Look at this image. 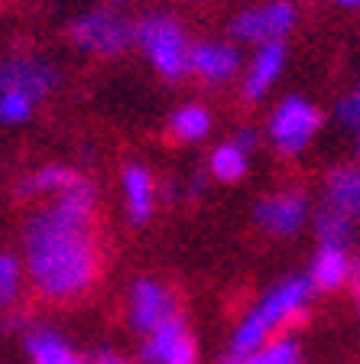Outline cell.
Instances as JSON below:
<instances>
[{"mask_svg": "<svg viewBox=\"0 0 360 364\" xmlns=\"http://www.w3.org/2000/svg\"><path fill=\"white\" fill-rule=\"evenodd\" d=\"M23 267L49 303H75L101 277L98 186L84 176L75 189L23 221Z\"/></svg>", "mask_w": 360, "mask_h": 364, "instance_id": "1", "label": "cell"}, {"mask_svg": "<svg viewBox=\"0 0 360 364\" xmlns=\"http://www.w3.org/2000/svg\"><path fill=\"white\" fill-rule=\"evenodd\" d=\"M312 293H315V287L308 280V273L305 277H289V280L276 283V287L260 299V306L250 309L247 316H244V322L237 326V332H234V338H231V355L247 358V355H253V351H260L276 328H283V335H289V328L302 326V322H305V303Z\"/></svg>", "mask_w": 360, "mask_h": 364, "instance_id": "2", "label": "cell"}, {"mask_svg": "<svg viewBox=\"0 0 360 364\" xmlns=\"http://www.w3.org/2000/svg\"><path fill=\"white\" fill-rule=\"evenodd\" d=\"M136 49L146 55L165 82H182L188 75L192 39L173 14H146L136 20Z\"/></svg>", "mask_w": 360, "mask_h": 364, "instance_id": "3", "label": "cell"}, {"mask_svg": "<svg viewBox=\"0 0 360 364\" xmlns=\"http://www.w3.org/2000/svg\"><path fill=\"white\" fill-rule=\"evenodd\" d=\"M68 43L84 55L117 59L130 46H136V20L124 16L114 7L84 10L82 16L68 23Z\"/></svg>", "mask_w": 360, "mask_h": 364, "instance_id": "4", "label": "cell"}, {"mask_svg": "<svg viewBox=\"0 0 360 364\" xmlns=\"http://www.w3.org/2000/svg\"><path fill=\"white\" fill-rule=\"evenodd\" d=\"M295 23H299V10L293 0H263L256 7H244L240 14H234L227 33H231V43L256 49V46L285 43Z\"/></svg>", "mask_w": 360, "mask_h": 364, "instance_id": "5", "label": "cell"}, {"mask_svg": "<svg viewBox=\"0 0 360 364\" xmlns=\"http://www.w3.org/2000/svg\"><path fill=\"white\" fill-rule=\"evenodd\" d=\"M322 124H324V117L312 101L302 98V95H289V98H283L273 107L266 134H270L276 153H283V156H299L318 136Z\"/></svg>", "mask_w": 360, "mask_h": 364, "instance_id": "6", "label": "cell"}, {"mask_svg": "<svg viewBox=\"0 0 360 364\" xmlns=\"http://www.w3.org/2000/svg\"><path fill=\"white\" fill-rule=\"evenodd\" d=\"M169 318H179V296L156 277H140L127 289V322L133 332L153 335Z\"/></svg>", "mask_w": 360, "mask_h": 364, "instance_id": "7", "label": "cell"}, {"mask_svg": "<svg viewBox=\"0 0 360 364\" xmlns=\"http://www.w3.org/2000/svg\"><path fill=\"white\" fill-rule=\"evenodd\" d=\"M59 68L36 55H7L0 59V91H20L33 101H43L59 88Z\"/></svg>", "mask_w": 360, "mask_h": 364, "instance_id": "8", "label": "cell"}, {"mask_svg": "<svg viewBox=\"0 0 360 364\" xmlns=\"http://www.w3.org/2000/svg\"><path fill=\"white\" fill-rule=\"evenodd\" d=\"M244 55L240 46L231 39H204V43H192L188 53V75H195L204 85H224L231 78L244 75Z\"/></svg>", "mask_w": 360, "mask_h": 364, "instance_id": "9", "label": "cell"}, {"mask_svg": "<svg viewBox=\"0 0 360 364\" xmlns=\"http://www.w3.org/2000/svg\"><path fill=\"white\" fill-rule=\"evenodd\" d=\"M253 221L263 231H270L276 237H293V235H299L308 221V198L295 189L263 196L253 205Z\"/></svg>", "mask_w": 360, "mask_h": 364, "instance_id": "10", "label": "cell"}, {"mask_svg": "<svg viewBox=\"0 0 360 364\" xmlns=\"http://www.w3.org/2000/svg\"><path fill=\"white\" fill-rule=\"evenodd\" d=\"M140 358L143 364H198V345L185 318H169L153 335H146Z\"/></svg>", "mask_w": 360, "mask_h": 364, "instance_id": "11", "label": "cell"}, {"mask_svg": "<svg viewBox=\"0 0 360 364\" xmlns=\"http://www.w3.org/2000/svg\"><path fill=\"white\" fill-rule=\"evenodd\" d=\"M289 62V49L285 43H270V46H256L253 55L244 65L240 75V95L247 105H256L273 91V85L283 78V68Z\"/></svg>", "mask_w": 360, "mask_h": 364, "instance_id": "12", "label": "cell"}, {"mask_svg": "<svg viewBox=\"0 0 360 364\" xmlns=\"http://www.w3.org/2000/svg\"><path fill=\"white\" fill-rule=\"evenodd\" d=\"M120 189H124V205H127L130 225L143 228L153 218L156 198H159L153 173L146 166H140V163H130V166H124V173H120Z\"/></svg>", "mask_w": 360, "mask_h": 364, "instance_id": "13", "label": "cell"}, {"mask_svg": "<svg viewBox=\"0 0 360 364\" xmlns=\"http://www.w3.org/2000/svg\"><path fill=\"white\" fill-rule=\"evenodd\" d=\"M351 270H354L351 247L318 244L315 260L308 267V280H312L315 293H331V289H341L344 283H351Z\"/></svg>", "mask_w": 360, "mask_h": 364, "instance_id": "14", "label": "cell"}, {"mask_svg": "<svg viewBox=\"0 0 360 364\" xmlns=\"http://www.w3.org/2000/svg\"><path fill=\"white\" fill-rule=\"evenodd\" d=\"M324 205L344 212L354 225H360V166L344 163L324 176Z\"/></svg>", "mask_w": 360, "mask_h": 364, "instance_id": "15", "label": "cell"}, {"mask_svg": "<svg viewBox=\"0 0 360 364\" xmlns=\"http://www.w3.org/2000/svg\"><path fill=\"white\" fill-rule=\"evenodd\" d=\"M84 179V173L72 166H62V163H49V166H39L36 173L23 176L20 186H16V196L20 198H39V196H65L68 189H75L78 182Z\"/></svg>", "mask_w": 360, "mask_h": 364, "instance_id": "16", "label": "cell"}, {"mask_svg": "<svg viewBox=\"0 0 360 364\" xmlns=\"http://www.w3.org/2000/svg\"><path fill=\"white\" fill-rule=\"evenodd\" d=\"M23 348H26L33 364H84V358L68 348L65 338L59 332H53V328L23 332Z\"/></svg>", "mask_w": 360, "mask_h": 364, "instance_id": "17", "label": "cell"}, {"mask_svg": "<svg viewBox=\"0 0 360 364\" xmlns=\"http://www.w3.org/2000/svg\"><path fill=\"white\" fill-rule=\"evenodd\" d=\"M211 111L204 105H195V101H188V105L175 107L169 114V136L179 140V144H198L204 136L211 134Z\"/></svg>", "mask_w": 360, "mask_h": 364, "instance_id": "18", "label": "cell"}, {"mask_svg": "<svg viewBox=\"0 0 360 364\" xmlns=\"http://www.w3.org/2000/svg\"><path fill=\"white\" fill-rule=\"evenodd\" d=\"M208 169H211V176H214L218 182H227V186H234V182H240L244 176H247L250 153H244L237 144H234V140H224V144H218L214 150H211Z\"/></svg>", "mask_w": 360, "mask_h": 364, "instance_id": "19", "label": "cell"}, {"mask_svg": "<svg viewBox=\"0 0 360 364\" xmlns=\"http://www.w3.org/2000/svg\"><path fill=\"white\" fill-rule=\"evenodd\" d=\"M354 228H357V225H354L344 212H338V208H331V205H324V202H322V208L315 212L318 244H331V247H351Z\"/></svg>", "mask_w": 360, "mask_h": 364, "instance_id": "20", "label": "cell"}, {"mask_svg": "<svg viewBox=\"0 0 360 364\" xmlns=\"http://www.w3.org/2000/svg\"><path fill=\"white\" fill-rule=\"evenodd\" d=\"M23 270L26 267L13 257V254H0V309H7L20 299L23 289Z\"/></svg>", "mask_w": 360, "mask_h": 364, "instance_id": "21", "label": "cell"}, {"mask_svg": "<svg viewBox=\"0 0 360 364\" xmlns=\"http://www.w3.org/2000/svg\"><path fill=\"white\" fill-rule=\"evenodd\" d=\"M256 364H302V348L293 335H283V338L266 341L260 351H253Z\"/></svg>", "mask_w": 360, "mask_h": 364, "instance_id": "22", "label": "cell"}, {"mask_svg": "<svg viewBox=\"0 0 360 364\" xmlns=\"http://www.w3.org/2000/svg\"><path fill=\"white\" fill-rule=\"evenodd\" d=\"M36 111V101L20 95V91H0V124L4 127H20Z\"/></svg>", "mask_w": 360, "mask_h": 364, "instance_id": "23", "label": "cell"}, {"mask_svg": "<svg viewBox=\"0 0 360 364\" xmlns=\"http://www.w3.org/2000/svg\"><path fill=\"white\" fill-rule=\"evenodd\" d=\"M334 114H338L341 127L354 134V150H357V156H360V88L344 95V98L338 101V107H334Z\"/></svg>", "mask_w": 360, "mask_h": 364, "instance_id": "24", "label": "cell"}, {"mask_svg": "<svg viewBox=\"0 0 360 364\" xmlns=\"http://www.w3.org/2000/svg\"><path fill=\"white\" fill-rule=\"evenodd\" d=\"M231 140H234V144H237L244 153H253L256 146H260V134H256V127H250V124H244V127H240L237 134L231 136Z\"/></svg>", "mask_w": 360, "mask_h": 364, "instance_id": "25", "label": "cell"}, {"mask_svg": "<svg viewBox=\"0 0 360 364\" xmlns=\"http://www.w3.org/2000/svg\"><path fill=\"white\" fill-rule=\"evenodd\" d=\"M84 364H133V361L124 358V355H117V351H111V348H101V351H94Z\"/></svg>", "mask_w": 360, "mask_h": 364, "instance_id": "26", "label": "cell"}, {"mask_svg": "<svg viewBox=\"0 0 360 364\" xmlns=\"http://www.w3.org/2000/svg\"><path fill=\"white\" fill-rule=\"evenodd\" d=\"M351 287L357 293V306H360V260H354V270H351Z\"/></svg>", "mask_w": 360, "mask_h": 364, "instance_id": "27", "label": "cell"}, {"mask_svg": "<svg viewBox=\"0 0 360 364\" xmlns=\"http://www.w3.org/2000/svg\"><path fill=\"white\" fill-rule=\"evenodd\" d=\"M224 364H256V361H253V355H247V358H234V355H231Z\"/></svg>", "mask_w": 360, "mask_h": 364, "instance_id": "28", "label": "cell"}, {"mask_svg": "<svg viewBox=\"0 0 360 364\" xmlns=\"http://www.w3.org/2000/svg\"><path fill=\"white\" fill-rule=\"evenodd\" d=\"M338 7H347V10H354V7H360V0H334Z\"/></svg>", "mask_w": 360, "mask_h": 364, "instance_id": "29", "label": "cell"}, {"mask_svg": "<svg viewBox=\"0 0 360 364\" xmlns=\"http://www.w3.org/2000/svg\"><path fill=\"white\" fill-rule=\"evenodd\" d=\"M114 4H120V0H114Z\"/></svg>", "mask_w": 360, "mask_h": 364, "instance_id": "30", "label": "cell"}]
</instances>
